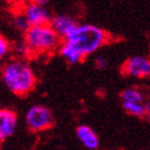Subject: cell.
I'll return each instance as SVG.
<instances>
[{"label":"cell","mask_w":150,"mask_h":150,"mask_svg":"<svg viewBox=\"0 0 150 150\" xmlns=\"http://www.w3.org/2000/svg\"><path fill=\"white\" fill-rule=\"evenodd\" d=\"M1 79L11 93L23 96L31 93L37 84V76L25 59L16 57L6 62L1 70Z\"/></svg>","instance_id":"obj_1"},{"label":"cell","mask_w":150,"mask_h":150,"mask_svg":"<svg viewBox=\"0 0 150 150\" xmlns=\"http://www.w3.org/2000/svg\"><path fill=\"white\" fill-rule=\"evenodd\" d=\"M110 39V35L99 26L92 23H78L64 40L71 43L84 57L96 52Z\"/></svg>","instance_id":"obj_2"},{"label":"cell","mask_w":150,"mask_h":150,"mask_svg":"<svg viewBox=\"0 0 150 150\" xmlns=\"http://www.w3.org/2000/svg\"><path fill=\"white\" fill-rule=\"evenodd\" d=\"M23 40L27 43L33 54H50L59 49L61 44V37H60L52 27L47 25L29 26L25 31Z\"/></svg>","instance_id":"obj_3"},{"label":"cell","mask_w":150,"mask_h":150,"mask_svg":"<svg viewBox=\"0 0 150 150\" xmlns=\"http://www.w3.org/2000/svg\"><path fill=\"white\" fill-rule=\"evenodd\" d=\"M26 125L32 132H44L54 125V116L44 105H33L26 112Z\"/></svg>","instance_id":"obj_4"},{"label":"cell","mask_w":150,"mask_h":150,"mask_svg":"<svg viewBox=\"0 0 150 150\" xmlns=\"http://www.w3.org/2000/svg\"><path fill=\"white\" fill-rule=\"evenodd\" d=\"M122 73L134 78H150V59L136 55L127 59L122 65Z\"/></svg>","instance_id":"obj_5"},{"label":"cell","mask_w":150,"mask_h":150,"mask_svg":"<svg viewBox=\"0 0 150 150\" xmlns=\"http://www.w3.org/2000/svg\"><path fill=\"white\" fill-rule=\"evenodd\" d=\"M22 13L28 22L29 26H38V25H47L50 22L51 13L45 6L39 5L37 3H33L32 0L28 1L23 6Z\"/></svg>","instance_id":"obj_6"},{"label":"cell","mask_w":150,"mask_h":150,"mask_svg":"<svg viewBox=\"0 0 150 150\" xmlns=\"http://www.w3.org/2000/svg\"><path fill=\"white\" fill-rule=\"evenodd\" d=\"M49 25L52 27V29L61 37V39H65L69 35L73 28L78 25V22L74 20L72 16L66 13H57L51 16Z\"/></svg>","instance_id":"obj_7"},{"label":"cell","mask_w":150,"mask_h":150,"mask_svg":"<svg viewBox=\"0 0 150 150\" xmlns=\"http://www.w3.org/2000/svg\"><path fill=\"white\" fill-rule=\"evenodd\" d=\"M17 128V115L10 109H0V142L13 136Z\"/></svg>","instance_id":"obj_8"},{"label":"cell","mask_w":150,"mask_h":150,"mask_svg":"<svg viewBox=\"0 0 150 150\" xmlns=\"http://www.w3.org/2000/svg\"><path fill=\"white\" fill-rule=\"evenodd\" d=\"M76 136H77L78 140L82 143V145L88 150H96L100 145V140H99L98 134L87 125H82V126L77 127Z\"/></svg>","instance_id":"obj_9"},{"label":"cell","mask_w":150,"mask_h":150,"mask_svg":"<svg viewBox=\"0 0 150 150\" xmlns=\"http://www.w3.org/2000/svg\"><path fill=\"white\" fill-rule=\"evenodd\" d=\"M57 50H59L60 56L71 65H77L86 59L83 55L81 54V51L78 49H76L71 43L66 42V40H64L61 44H60Z\"/></svg>","instance_id":"obj_10"},{"label":"cell","mask_w":150,"mask_h":150,"mask_svg":"<svg viewBox=\"0 0 150 150\" xmlns=\"http://www.w3.org/2000/svg\"><path fill=\"white\" fill-rule=\"evenodd\" d=\"M122 106L127 114L136 117H144L146 116L145 103H131V101H122Z\"/></svg>","instance_id":"obj_11"},{"label":"cell","mask_w":150,"mask_h":150,"mask_svg":"<svg viewBox=\"0 0 150 150\" xmlns=\"http://www.w3.org/2000/svg\"><path fill=\"white\" fill-rule=\"evenodd\" d=\"M121 100L131 103H144V94L137 88H128L121 93Z\"/></svg>","instance_id":"obj_12"},{"label":"cell","mask_w":150,"mask_h":150,"mask_svg":"<svg viewBox=\"0 0 150 150\" xmlns=\"http://www.w3.org/2000/svg\"><path fill=\"white\" fill-rule=\"evenodd\" d=\"M11 26L16 29V31H20V32H25L26 29L29 27L28 22L25 17V15L22 12H18V13H15L13 16L11 17Z\"/></svg>","instance_id":"obj_13"},{"label":"cell","mask_w":150,"mask_h":150,"mask_svg":"<svg viewBox=\"0 0 150 150\" xmlns=\"http://www.w3.org/2000/svg\"><path fill=\"white\" fill-rule=\"evenodd\" d=\"M13 51L16 54L17 57H21V59H25V57H28L32 55V51L29 49V47L27 45V43L25 40L22 42H17L16 44L13 45Z\"/></svg>","instance_id":"obj_14"},{"label":"cell","mask_w":150,"mask_h":150,"mask_svg":"<svg viewBox=\"0 0 150 150\" xmlns=\"http://www.w3.org/2000/svg\"><path fill=\"white\" fill-rule=\"evenodd\" d=\"M10 51V43L4 35L0 34V60L4 59Z\"/></svg>","instance_id":"obj_15"},{"label":"cell","mask_w":150,"mask_h":150,"mask_svg":"<svg viewBox=\"0 0 150 150\" xmlns=\"http://www.w3.org/2000/svg\"><path fill=\"white\" fill-rule=\"evenodd\" d=\"M94 65L98 70H106L109 66V60L103 55H98L94 60Z\"/></svg>","instance_id":"obj_16"},{"label":"cell","mask_w":150,"mask_h":150,"mask_svg":"<svg viewBox=\"0 0 150 150\" xmlns=\"http://www.w3.org/2000/svg\"><path fill=\"white\" fill-rule=\"evenodd\" d=\"M32 1L39 4V5H43V6H47V5L50 3V0H32Z\"/></svg>","instance_id":"obj_17"},{"label":"cell","mask_w":150,"mask_h":150,"mask_svg":"<svg viewBox=\"0 0 150 150\" xmlns=\"http://www.w3.org/2000/svg\"><path fill=\"white\" fill-rule=\"evenodd\" d=\"M145 109H146V115H150V99L145 103Z\"/></svg>","instance_id":"obj_18"},{"label":"cell","mask_w":150,"mask_h":150,"mask_svg":"<svg viewBox=\"0 0 150 150\" xmlns=\"http://www.w3.org/2000/svg\"><path fill=\"white\" fill-rule=\"evenodd\" d=\"M6 1H9V3H17V1H21V0H6Z\"/></svg>","instance_id":"obj_19"},{"label":"cell","mask_w":150,"mask_h":150,"mask_svg":"<svg viewBox=\"0 0 150 150\" xmlns=\"http://www.w3.org/2000/svg\"><path fill=\"white\" fill-rule=\"evenodd\" d=\"M146 117L149 118V121H150V115H146Z\"/></svg>","instance_id":"obj_20"},{"label":"cell","mask_w":150,"mask_h":150,"mask_svg":"<svg viewBox=\"0 0 150 150\" xmlns=\"http://www.w3.org/2000/svg\"><path fill=\"white\" fill-rule=\"evenodd\" d=\"M0 150H1V149H0Z\"/></svg>","instance_id":"obj_21"}]
</instances>
